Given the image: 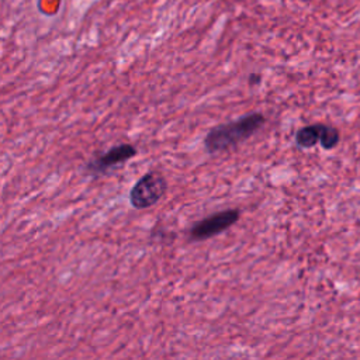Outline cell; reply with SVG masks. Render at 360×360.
I'll return each mask as SVG.
<instances>
[{
	"label": "cell",
	"instance_id": "cell-2",
	"mask_svg": "<svg viewBox=\"0 0 360 360\" xmlns=\"http://www.w3.org/2000/svg\"><path fill=\"white\" fill-rule=\"evenodd\" d=\"M166 179L159 172H148L131 188L129 201L134 208H149L166 194Z\"/></svg>",
	"mask_w": 360,
	"mask_h": 360
},
{
	"label": "cell",
	"instance_id": "cell-4",
	"mask_svg": "<svg viewBox=\"0 0 360 360\" xmlns=\"http://www.w3.org/2000/svg\"><path fill=\"white\" fill-rule=\"evenodd\" d=\"M340 139L339 129L325 124H312L302 127L295 134V143L301 148H312L321 143L323 149H333Z\"/></svg>",
	"mask_w": 360,
	"mask_h": 360
},
{
	"label": "cell",
	"instance_id": "cell-6",
	"mask_svg": "<svg viewBox=\"0 0 360 360\" xmlns=\"http://www.w3.org/2000/svg\"><path fill=\"white\" fill-rule=\"evenodd\" d=\"M250 84H256L260 82V76L259 75H250V79H249Z\"/></svg>",
	"mask_w": 360,
	"mask_h": 360
},
{
	"label": "cell",
	"instance_id": "cell-5",
	"mask_svg": "<svg viewBox=\"0 0 360 360\" xmlns=\"http://www.w3.org/2000/svg\"><path fill=\"white\" fill-rule=\"evenodd\" d=\"M135 155H136V149H135L134 145L121 143V145H117V146L108 149L105 153L97 156L96 159H93L87 165V170L91 172L93 174L105 173L108 169L129 160Z\"/></svg>",
	"mask_w": 360,
	"mask_h": 360
},
{
	"label": "cell",
	"instance_id": "cell-1",
	"mask_svg": "<svg viewBox=\"0 0 360 360\" xmlns=\"http://www.w3.org/2000/svg\"><path fill=\"white\" fill-rule=\"evenodd\" d=\"M264 122L266 118L262 112H252L235 121L217 125L205 135L204 146L210 153L226 150L250 138L263 127Z\"/></svg>",
	"mask_w": 360,
	"mask_h": 360
},
{
	"label": "cell",
	"instance_id": "cell-3",
	"mask_svg": "<svg viewBox=\"0 0 360 360\" xmlns=\"http://www.w3.org/2000/svg\"><path fill=\"white\" fill-rule=\"evenodd\" d=\"M239 217H240V212L239 210H235V208L215 212L198 221L197 224H194L190 229V238L193 240H204V239L212 238L224 232L229 226H232L235 222H238Z\"/></svg>",
	"mask_w": 360,
	"mask_h": 360
}]
</instances>
